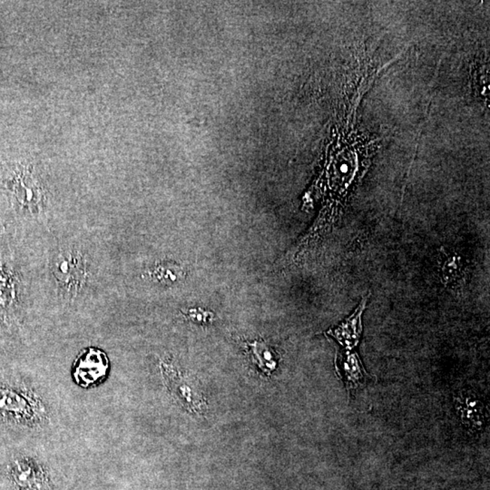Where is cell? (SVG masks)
Here are the masks:
<instances>
[{
	"mask_svg": "<svg viewBox=\"0 0 490 490\" xmlns=\"http://www.w3.org/2000/svg\"><path fill=\"white\" fill-rule=\"evenodd\" d=\"M52 270L54 279L66 297H75L87 283V262L77 251H61L54 260Z\"/></svg>",
	"mask_w": 490,
	"mask_h": 490,
	"instance_id": "cell-1",
	"label": "cell"
},
{
	"mask_svg": "<svg viewBox=\"0 0 490 490\" xmlns=\"http://www.w3.org/2000/svg\"><path fill=\"white\" fill-rule=\"evenodd\" d=\"M41 402L33 401L30 396L7 387H0V413L16 422L34 423L45 417Z\"/></svg>",
	"mask_w": 490,
	"mask_h": 490,
	"instance_id": "cell-2",
	"label": "cell"
},
{
	"mask_svg": "<svg viewBox=\"0 0 490 490\" xmlns=\"http://www.w3.org/2000/svg\"><path fill=\"white\" fill-rule=\"evenodd\" d=\"M163 380L174 397L179 399L181 404L186 405L189 410L202 411L205 407L202 394L193 380L184 376L174 365L163 362L161 364Z\"/></svg>",
	"mask_w": 490,
	"mask_h": 490,
	"instance_id": "cell-3",
	"label": "cell"
},
{
	"mask_svg": "<svg viewBox=\"0 0 490 490\" xmlns=\"http://www.w3.org/2000/svg\"><path fill=\"white\" fill-rule=\"evenodd\" d=\"M108 369L107 355L102 350L90 348L78 357L73 375L78 385L89 387L105 378Z\"/></svg>",
	"mask_w": 490,
	"mask_h": 490,
	"instance_id": "cell-4",
	"label": "cell"
},
{
	"mask_svg": "<svg viewBox=\"0 0 490 490\" xmlns=\"http://www.w3.org/2000/svg\"><path fill=\"white\" fill-rule=\"evenodd\" d=\"M371 293L364 296L359 302L353 313L343 320L340 325L329 329L327 334L334 338L343 350H354L361 341L363 323V313L367 307Z\"/></svg>",
	"mask_w": 490,
	"mask_h": 490,
	"instance_id": "cell-5",
	"label": "cell"
},
{
	"mask_svg": "<svg viewBox=\"0 0 490 490\" xmlns=\"http://www.w3.org/2000/svg\"><path fill=\"white\" fill-rule=\"evenodd\" d=\"M335 368L349 392L361 388L370 379L358 353L354 350H341L338 352L335 359Z\"/></svg>",
	"mask_w": 490,
	"mask_h": 490,
	"instance_id": "cell-6",
	"label": "cell"
},
{
	"mask_svg": "<svg viewBox=\"0 0 490 490\" xmlns=\"http://www.w3.org/2000/svg\"><path fill=\"white\" fill-rule=\"evenodd\" d=\"M440 253V277L445 285L453 289L461 283L465 276L464 261L459 253L449 252L443 248Z\"/></svg>",
	"mask_w": 490,
	"mask_h": 490,
	"instance_id": "cell-7",
	"label": "cell"
},
{
	"mask_svg": "<svg viewBox=\"0 0 490 490\" xmlns=\"http://www.w3.org/2000/svg\"><path fill=\"white\" fill-rule=\"evenodd\" d=\"M459 411L463 423L472 431H480L484 423L482 404L473 396H466L459 401Z\"/></svg>",
	"mask_w": 490,
	"mask_h": 490,
	"instance_id": "cell-8",
	"label": "cell"
},
{
	"mask_svg": "<svg viewBox=\"0 0 490 490\" xmlns=\"http://www.w3.org/2000/svg\"><path fill=\"white\" fill-rule=\"evenodd\" d=\"M247 349L254 364L258 366L265 373L271 374L276 368L275 352L265 341H254L253 343H247Z\"/></svg>",
	"mask_w": 490,
	"mask_h": 490,
	"instance_id": "cell-9",
	"label": "cell"
},
{
	"mask_svg": "<svg viewBox=\"0 0 490 490\" xmlns=\"http://www.w3.org/2000/svg\"><path fill=\"white\" fill-rule=\"evenodd\" d=\"M148 275L157 283L172 284L179 283L184 278V272L179 265L172 262H162L151 269Z\"/></svg>",
	"mask_w": 490,
	"mask_h": 490,
	"instance_id": "cell-10",
	"label": "cell"
},
{
	"mask_svg": "<svg viewBox=\"0 0 490 490\" xmlns=\"http://www.w3.org/2000/svg\"><path fill=\"white\" fill-rule=\"evenodd\" d=\"M186 317L195 322L208 323L214 319V314L210 311L201 310V309H189L186 313Z\"/></svg>",
	"mask_w": 490,
	"mask_h": 490,
	"instance_id": "cell-11",
	"label": "cell"
}]
</instances>
